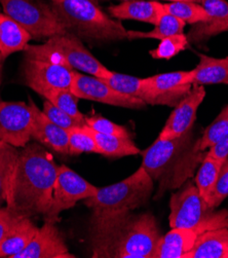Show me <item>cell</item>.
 Listing matches in <instances>:
<instances>
[{
    "label": "cell",
    "mask_w": 228,
    "mask_h": 258,
    "mask_svg": "<svg viewBox=\"0 0 228 258\" xmlns=\"http://www.w3.org/2000/svg\"><path fill=\"white\" fill-rule=\"evenodd\" d=\"M59 166L52 154L36 142L19 152L6 202L22 216L45 215L52 203Z\"/></svg>",
    "instance_id": "1"
},
{
    "label": "cell",
    "mask_w": 228,
    "mask_h": 258,
    "mask_svg": "<svg viewBox=\"0 0 228 258\" xmlns=\"http://www.w3.org/2000/svg\"><path fill=\"white\" fill-rule=\"evenodd\" d=\"M161 237L151 213H124L91 223L92 257L152 258Z\"/></svg>",
    "instance_id": "2"
},
{
    "label": "cell",
    "mask_w": 228,
    "mask_h": 258,
    "mask_svg": "<svg viewBox=\"0 0 228 258\" xmlns=\"http://www.w3.org/2000/svg\"><path fill=\"white\" fill-rule=\"evenodd\" d=\"M68 32L90 43H109L128 39V30L106 14L96 0H50Z\"/></svg>",
    "instance_id": "3"
},
{
    "label": "cell",
    "mask_w": 228,
    "mask_h": 258,
    "mask_svg": "<svg viewBox=\"0 0 228 258\" xmlns=\"http://www.w3.org/2000/svg\"><path fill=\"white\" fill-rule=\"evenodd\" d=\"M154 189L155 181L142 167L117 183L98 188L95 196L85 200L93 212L91 223L133 212L148 203Z\"/></svg>",
    "instance_id": "4"
},
{
    "label": "cell",
    "mask_w": 228,
    "mask_h": 258,
    "mask_svg": "<svg viewBox=\"0 0 228 258\" xmlns=\"http://www.w3.org/2000/svg\"><path fill=\"white\" fill-rule=\"evenodd\" d=\"M24 51L25 57L65 65L98 79L105 80L112 73L92 55L79 36L71 32L49 37L43 44H28Z\"/></svg>",
    "instance_id": "5"
},
{
    "label": "cell",
    "mask_w": 228,
    "mask_h": 258,
    "mask_svg": "<svg viewBox=\"0 0 228 258\" xmlns=\"http://www.w3.org/2000/svg\"><path fill=\"white\" fill-rule=\"evenodd\" d=\"M170 209L171 228H193L200 235L207 230L228 227V211L209 208L196 185L190 181L172 195Z\"/></svg>",
    "instance_id": "6"
},
{
    "label": "cell",
    "mask_w": 228,
    "mask_h": 258,
    "mask_svg": "<svg viewBox=\"0 0 228 258\" xmlns=\"http://www.w3.org/2000/svg\"><path fill=\"white\" fill-rule=\"evenodd\" d=\"M4 12L32 38H49L68 32L52 5L44 0H0Z\"/></svg>",
    "instance_id": "7"
},
{
    "label": "cell",
    "mask_w": 228,
    "mask_h": 258,
    "mask_svg": "<svg viewBox=\"0 0 228 258\" xmlns=\"http://www.w3.org/2000/svg\"><path fill=\"white\" fill-rule=\"evenodd\" d=\"M192 130L174 139H161L158 137L156 142L142 151L141 167L152 178L154 181H160L157 198L165 192V187L175 169L185 152L192 145Z\"/></svg>",
    "instance_id": "8"
},
{
    "label": "cell",
    "mask_w": 228,
    "mask_h": 258,
    "mask_svg": "<svg viewBox=\"0 0 228 258\" xmlns=\"http://www.w3.org/2000/svg\"><path fill=\"white\" fill-rule=\"evenodd\" d=\"M193 87V71H174L143 79L140 99L147 105L176 107Z\"/></svg>",
    "instance_id": "9"
},
{
    "label": "cell",
    "mask_w": 228,
    "mask_h": 258,
    "mask_svg": "<svg viewBox=\"0 0 228 258\" xmlns=\"http://www.w3.org/2000/svg\"><path fill=\"white\" fill-rule=\"evenodd\" d=\"M97 191L98 187L78 173L65 165L59 166L52 203L44 215V220L55 223L61 212L74 207L79 201L95 196Z\"/></svg>",
    "instance_id": "10"
},
{
    "label": "cell",
    "mask_w": 228,
    "mask_h": 258,
    "mask_svg": "<svg viewBox=\"0 0 228 258\" xmlns=\"http://www.w3.org/2000/svg\"><path fill=\"white\" fill-rule=\"evenodd\" d=\"M73 74L74 69L68 66L24 57L23 82L40 96L53 90H70Z\"/></svg>",
    "instance_id": "11"
},
{
    "label": "cell",
    "mask_w": 228,
    "mask_h": 258,
    "mask_svg": "<svg viewBox=\"0 0 228 258\" xmlns=\"http://www.w3.org/2000/svg\"><path fill=\"white\" fill-rule=\"evenodd\" d=\"M71 92L80 99L128 109H142L147 104L132 96L121 94L112 89L102 79L74 70Z\"/></svg>",
    "instance_id": "12"
},
{
    "label": "cell",
    "mask_w": 228,
    "mask_h": 258,
    "mask_svg": "<svg viewBox=\"0 0 228 258\" xmlns=\"http://www.w3.org/2000/svg\"><path fill=\"white\" fill-rule=\"evenodd\" d=\"M33 122L29 103L0 100V141L17 148L25 147L31 140Z\"/></svg>",
    "instance_id": "13"
},
{
    "label": "cell",
    "mask_w": 228,
    "mask_h": 258,
    "mask_svg": "<svg viewBox=\"0 0 228 258\" xmlns=\"http://www.w3.org/2000/svg\"><path fill=\"white\" fill-rule=\"evenodd\" d=\"M205 97L206 90L204 86H193L189 94L174 107L159 138L174 139L192 130L198 107L205 100Z\"/></svg>",
    "instance_id": "14"
},
{
    "label": "cell",
    "mask_w": 228,
    "mask_h": 258,
    "mask_svg": "<svg viewBox=\"0 0 228 258\" xmlns=\"http://www.w3.org/2000/svg\"><path fill=\"white\" fill-rule=\"evenodd\" d=\"M54 222L45 221L33 240L16 258H74Z\"/></svg>",
    "instance_id": "15"
},
{
    "label": "cell",
    "mask_w": 228,
    "mask_h": 258,
    "mask_svg": "<svg viewBox=\"0 0 228 258\" xmlns=\"http://www.w3.org/2000/svg\"><path fill=\"white\" fill-rule=\"evenodd\" d=\"M29 105L34 116L31 139L61 154H69V131L50 121L31 99Z\"/></svg>",
    "instance_id": "16"
},
{
    "label": "cell",
    "mask_w": 228,
    "mask_h": 258,
    "mask_svg": "<svg viewBox=\"0 0 228 258\" xmlns=\"http://www.w3.org/2000/svg\"><path fill=\"white\" fill-rule=\"evenodd\" d=\"M110 16L118 21L134 20L157 25L165 13L164 3L157 0H128L108 9Z\"/></svg>",
    "instance_id": "17"
},
{
    "label": "cell",
    "mask_w": 228,
    "mask_h": 258,
    "mask_svg": "<svg viewBox=\"0 0 228 258\" xmlns=\"http://www.w3.org/2000/svg\"><path fill=\"white\" fill-rule=\"evenodd\" d=\"M198 236L193 228H172L161 237L152 258H184Z\"/></svg>",
    "instance_id": "18"
},
{
    "label": "cell",
    "mask_w": 228,
    "mask_h": 258,
    "mask_svg": "<svg viewBox=\"0 0 228 258\" xmlns=\"http://www.w3.org/2000/svg\"><path fill=\"white\" fill-rule=\"evenodd\" d=\"M184 258H228V227L200 234Z\"/></svg>",
    "instance_id": "19"
},
{
    "label": "cell",
    "mask_w": 228,
    "mask_h": 258,
    "mask_svg": "<svg viewBox=\"0 0 228 258\" xmlns=\"http://www.w3.org/2000/svg\"><path fill=\"white\" fill-rule=\"evenodd\" d=\"M38 227L31 217H23L9 230L8 235L0 244V258H16L27 248L36 235Z\"/></svg>",
    "instance_id": "20"
},
{
    "label": "cell",
    "mask_w": 228,
    "mask_h": 258,
    "mask_svg": "<svg viewBox=\"0 0 228 258\" xmlns=\"http://www.w3.org/2000/svg\"><path fill=\"white\" fill-rule=\"evenodd\" d=\"M31 35L6 14H0V54L7 59L17 51L25 50Z\"/></svg>",
    "instance_id": "21"
},
{
    "label": "cell",
    "mask_w": 228,
    "mask_h": 258,
    "mask_svg": "<svg viewBox=\"0 0 228 258\" xmlns=\"http://www.w3.org/2000/svg\"><path fill=\"white\" fill-rule=\"evenodd\" d=\"M199 63L193 71V86L228 85V57L213 58L198 54Z\"/></svg>",
    "instance_id": "22"
},
{
    "label": "cell",
    "mask_w": 228,
    "mask_h": 258,
    "mask_svg": "<svg viewBox=\"0 0 228 258\" xmlns=\"http://www.w3.org/2000/svg\"><path fill=\"white\" fill-rule=\"evenodd\" d=\"M90 131L96 140L99 153L103 154L105 157L122 158L141 153V150L136 146L131 138L100 134L91 130V128Z\"/></svg>",
    "instance_id": "23"
},
{
    "label": "cell",
    "mask_w": 228,
    "mask_h": 258,
    "mask_svg": "<svg viewBox=\"0 0 228 258\" xmlns=\"http://www.w3.org/2000/svg\"><path fill=\"white\" fill-rule=\"evenodd\" d=\"M186 24L177 19L176 17L164 13L161 17L159 23L155 26V28L147 31H135V30H128V39H144V38H152V39H159L162 40L166 37L175 35V34H181L184 31Z\"/></svg>",
    "instance_id": "24"
},
{
    "label": "cell",
    "mask_w": 228,
    "mask_h": 258,
    "mask_svg": "<svg viewBox=\"0 0 228 258\" xmlns=\"http://www.w3.org/2000/svg\"><path fill=\"white\" fill-rule=\"evenodd\" d=\"M223 162L206 156L195 177V185L201 198L208 204L218 180L219 172Z\"/></svg>",
    "instance_id": "25"
},
{
    "label": "cell",
    "mask_w": 228,
    "mask_h": 258,
    "mask_svg": "<svg viewBox=\"0 0 228 258\" xmlns=\"http://www.w3.org/2000/svg\"><path fill=\"white\" fill-rule=\"evenodd\" d=\"M17 147L0 141V206L6 202L10 180L19 157Z\"/></svg>",
    "instance_id": "26"
},
{
    "label": "cell",
    "mask_w": 228,
    "mask_h": 258,
    "mask_svg": "<svg viewBox=\"0 0 228 258\" xmlns=\"http://www.w3.org/2000/svg\"><path fill=\"white\" fill-rule=\"evenodd\" d=\"M42 97L49 101L52 104L59 107L74 119L80 121L83 124H86V117L79 109V100L71 90H53L46 92Z\"/></svg>",
    "instance_id": "27"
},
{
    "label": "cell",
    "mask_w": 228,
    "mask_h": 258,
    "mask_svg": "<svg viewBox=\"0 0 228 258\" xmlns=\"http://www.w3.org/2000/svg\"><path fill=\"white\" fill-rule=\"evenodd\" d=\"M164 9L166 13L183 21L185 24L194 25L209 21L205 9L196 3H166Z\"/></svg>",
    "instance_id": "28"
},
{
    "label": "cell",
    "mask_w": 228,
    "mask_h": 258,
    "mask_svg": "<svg viewBox=\"0 0 228 258\" xmlns=\"http://www.w3.org/2000/svg\"><path fill=\"white\" fill-rule=\"evenodd\" d=\"M99 153L96 140L90 128L85 124L69 130V154L79 156L82 153Z\"/></svg>",
    "instance_id": "29"
},
{
    "label": "cell",
    "mask_w": 228,
    "mask_h": 258,
    "mask_svg": "<svg viewBox=\"0 0 228 258\" xmlns=\"http://www.w3.org/2000/svg\"><path fill=\"white\" fill-rule=\"evenodd\" d=\"M189 43L186 34H175L161 40L157 48L149 50V55L158 60H170L185 50Z\"/></svg>",
    "instance_id": "30"
},
{
    "label": "cell",
    "mask_w": 228,
    "mask_h": 258,
    "mask_svg": "<svg viewBox=\"0 0 228 258\" xmlns=\"http://www.w3.org/2000/svg\"><path fill=\"white\" fill-rule=\"evenodd\" d=\"M104 82L121 94L140 99L143 79H139V77L128 74L112 72L110 76L104 80Z\"/></svg>",
    "instance_id": "31"
},
{
    "label": "cell",
    "mask_w": 228,
    "mask_h": 258,
    "mask_svg": "<svg viewBox=\"0 0 228 258\" xmlns=\"http://www.w3.org/2000/svg\"><path fill=\"white\" fill-rule=\"evenodd\" d=\"M86 125L100 134L131 138V133L125 126L117 124L101 115L86 117Z\"/></svg>",
    "instance_id": "32"
},
{
    "label": "cell",
    "mask_w": 228,
    "mask_h": 258,
    "mask_svg": "<svg viewBox=\"0 0 228 258\" xmlns=\"http://www.w3.org/2000/svg\"><path fill=\"white\" fill-rule=\"evenodd\" d=\"M225 31H228V18L225 21L218 24H214V25L207 24L204 22L194 24L191 27L190 31L188 32L187 37L189 42L196 44V43L204 42L210 37Z\"/></svg>",
    "instance_id": "33"
},
{
    "label": "cell",
    "mask_w": 228,
    "mask_h": 258,
    "mask_svg": "<svg viewBox=\"0 0 228 258\" xmlns=\"http://www.w3.org/2000/svg\"><path fill=\"white\" fill-rule=\"evenodd\" d=\"M42 112L50 121L63 128H66V130H68V131L71 130V128L85 125V124L81 123L80 121L74 119L72 116H70L68 113H66L59 107L52 104V103L47 100H44V102H43Z\"/></svg>",
    "instance_id": "34"
},
{
    "label": "cell",
    "mask_w": 228,
    "mask_h": 258,
    "mask_svg": "<svg viewBox=\"0 0 228 258\" xmlns=\"http://www.w3.org/2000/svg\"><path fill=\"white\" fill-rule=\"evenodd\" d=\"M227 197H228V158L223 162L221 166L216 185L208 202L209 208L215 210L217 207H219Z\"/></svg>",
    "instance_id": "35"
},
{
    "label": "cell",
    "mask_w": 228,
    "mask_h": 258,
    "mask_svg": "<svg viewBox=\"0 0 228 258\" xmlns=\"http://www.w3.org/2000/svg\"><path fill=\"white\" fill-rule=\"evenodd\" d=\"M199 5L205 9L209 17L207 24H218L228 18V2L226 0H200Z\"/></svg>",
    "instance_id": "36"
},
{
    "label": "cell",
    "mask_w": 228,
    "mask_h": 258,
    "mask_svg": "<svg viewBox=\"0 0 228 258\" xmlns=\"http://www.w3.org/2000/svg\"><path fill=\"white\" fill-rule=\"evenodd\" d=\"M23 217L25 216H22L9 207L0 208V244L8 235L11 227Z\"/></svg>",
    "instance_id": "37"
},
{
    "label": "cell",
    "mask_w": 228,
    "mask_h": 258,
    "mask_svg": "<svg viewBox=\"0 0 228 258\" xmlns=\"http://www.w3.org/2000/svg\"><path fill=\"white\" fill-rule=\"evenodd\" d=\"M206 156L224 162L228 158V133H226L215 145H213Z\"/></svg>",
    "instance_id": "38"
},
{
    "label": "cell",
    "mask_w": 228,
    "mask_h": 258,
    "mask_svg": "<svg viewBox=\"0 0 228 258\" xmlns=\"http://www.w3.org/2000/svg\"><path fill=\"white\" fill-rule=\"evenodd\" d=\"M169 3H196L199 4L200 0H168Z\"/></svg>",
    "instance_id": "39"
},
{
    "label": "cell",
    "mask_w": 228,
    "mask_h": 258,
    "mask_svg": "<svg viewBox=\"0 0 228 258\" xmlns=\"http://www.w3.org/2000/svg\"><path fill=\"white\" fill-rule=\"evenodd\" d=\"M4 57L0 54V85H2V76H3V64H4Z\"/></svg>",
    "instance_id": "40"
},
{
    "label": "cell",
    "mask_w": 228,
    "mask_h": 258,
    "mask_svg": "<svg viewBox=\"0 0 228 258\" xmlns=\"http://www.w3.org/2000/svg\"><path fill=\"white\" fill-rule=\"evenodd\" d=\"M97 3H103V2H112V0H96ZM116 2H120V3H122V2H128V0H116Z\"/></svg>",
    "instance_id": "41"
},
{
    "label": "cell",
    "mask_w": 228,
    "mask_h": 258,
    "mask_svg": "<svg viewBox=\"0 0 228 258\" xmlns=\"http://www.w3.org/2000/svg\"><path fill=\"white\" fill-rule=\"evenodd\" d=\"M157 2H168V0H157Z\"/></svg>",
    "instance_id": "42"
}]
</instances>
